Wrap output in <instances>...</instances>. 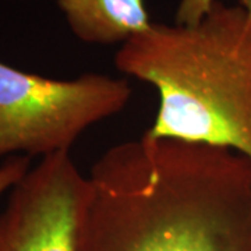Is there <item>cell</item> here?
<instances>
[{"label":"cell","mask_w":251,"mask_h":251,"mask_svg":"<svg viewBox=\"0 0 251 251\" xmlns=\"http://www.w3.org/2000/svg\"><path fill=\"white\" fill-rule=\"evenodd\" d=\"M115 66L158 92L148 137L251 161V11L216 0L197 25L152 23L119 48Z\"/></svg>","instance_id":"2"},{"label":"cell","mask_w":251,"mask_h":251,"mask_svg":"<svg viewBox=\"0 0 251 251\" xmlns=\"http://www.w3.org/2000/svg\"><path fill=\"white\" fill-rule=\"evenodd\" d=\"M237 4H240L244 9H247L249 11H251V0H237Z\"/></svg>","instance_id":"8"},{"label":"cell","mask_w":251,"mask_h":251,"mask_svg":"<svg viewBox=\"0 0 251 251\" xmlns=\"http://www.w3.org/2000/svg\"><path fill=\"white\" fill-rule=\"evenodd\" d=\"M131 94L128 81L106 74L57 80L0 62V159L70 152L91 126L122 112Z\"/></svg>","instance_id":"3"},{"label":"cell","mask_w":251,"mask_h":251,"mask_svg":"<svg viewBox=\"0 0 251 251\" xmlns=\"http://www.w3.org/2000/svg\"><path fill=\"white\" fill-rule=\"evenodd\" d=\"M91 183L70 152L41 158L9 191L0 251H78Z\"/></svg>","instance_id":"4"},{"label":"cell","mask_w":251,"mask_h":251,"mask_svg":"<svg viewBox=\"0 0 251 251\" xmlns=\"http://www.w3.org/2000/svg\"><path fill=\"white\" fill-rule=\"evenodd\" d=\"M215 1L216 0H180L175 14V24L184 27L197 25L211 11Z\"/></svg>","instance_id":"6"},{"label":"cell","mask_w":251,"mask_h":251,"mask_svg":"<svg viewBox=\"0 0 251 251\" xmlns=\"http://www.w3.org/2000/svg\"><path fill=\"white\" fill-rule=\"evenodd\" d=\"M88 179L78 251H251V161L232 150L144 134Z\"/></svg>","instance_id":"1"},{"label":"cell","mask_w":251,"mask_h":251,"mask_svg":"<svg viewBox=\"0 0 251 251\" xmlns=\"http://www.w3.org/2000/svg\"><path fill=\"white\" fill-rule=\"evenodd\" d=\"M72 32L85 44H126L152 25L145 0H56Z\"/></svg>","instance_id":"5"},{"label":"cell","mask_w":251,"mask_h":251,"mask_svg":"<svg viewBox=\"0 0 251 251\" xmlns=\"http://www.w3.org/2000/svg\"><path fill=\"white\" fill-rule=\"evenodd\" d=\"M31 169V158L17 155L7 158L0 165V196L17 184Z\"/></svg>","instance_id":"7"}]
</instances>
